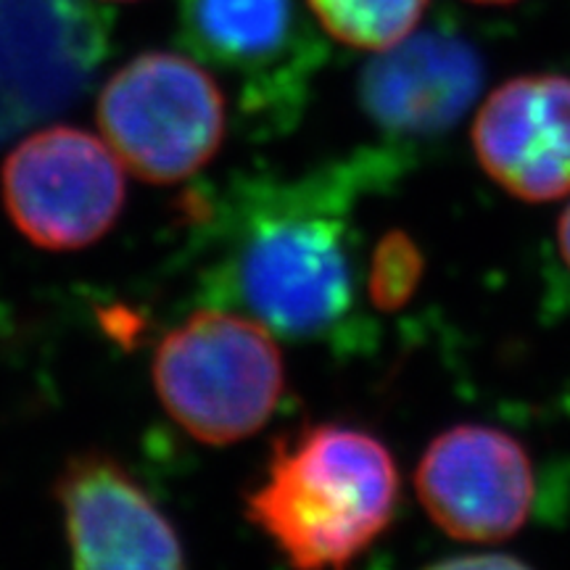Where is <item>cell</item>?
Returning a JSON list of instances; mask_svg holds the SVG:
<instances>
[{
  "mask_svg": "<svg viewBox=\"0 0 570 570\" xmlns=\"http://www.w3.org/2000/svg\"><path fill=\"white\" fill-rule=\"evenodd\" d=\"M428 570H531V568L515 558H508V554H460V558L441 560Z\"/></svg>",
  "mask_w": 570,
  "mask_h": 570,
  "instance_id": "5bb4252c",
  "label": "cell"
},
{
  "mask_svg": "<svg viewBox=\"0 0 570 570\" xmlns=\"http://www.w3.org/2000/svg\"><path fill=\"white\" fill-rule=\"evenodd\" d=\"M481 88L479 48L449 27H431L370 59L360 75V106L389 140L410 146L458 127Z\"/></svg>",
  "mask_w": 570,
  "mask_h": 570,
  "instance_id": "9c48e42d",
  "label": "cell"
},
{
  "mask_svg": "<svg viewBox=\"0 0 570 570\" xmlns=\"http://www.w3.org/2000/svg\"><path fill=\"white\" fill-rule=\"evenodd\" d=\"M75 570H185L175 525L117 460L77 454L56 483Z\"/></svg>",
  "mask_w": 570,
  "mask_h": 570,
  "instance_id": "30bf717a",
  "label": "cell"
},
{
  "mask_svg": "<svg viewBox=\"0 0 570 570\" xmlns=\"http://www.w3.org/2000/svg\"><path fill=\"white\" fill-rule=\"evenodd\" d=\"M423 277V254L407 233H386L367 262L365 294L381 312H394L410 302Z\"/></svg>",
  "mask_w": 570,
  "mask_h": 570,
  "instance_id": "4fadbf2b",
  "label": "cell"
},
{
  "mask_svg": "<svg viewBox=\"0 0 570 570\" xmlns=\"http://www.w3.org/2000/svg\"><path fill=\"white\" fill-rule=\"evenodd\" d=\"M151 375L164 412L209 446L259 433L285 389L275 333L223 306H206L173 327L156 346Z\"/></svg>",
  "mask_w": 570,
  "mask_h": 570,
  "instance_id": "3957f363",
  "label": "cell"
},
{
  "mask_svg": "<svg viewBox=\"0 0 570 570\" xmlns=\"http://www.w3.org/2000/svg\"><path fill=\"white\" fill-rule=\"evenodd\" d=\"M109 51L96 0H0V146L85 98Z\"/></svg>",
  "mask_w": 570,
  "mask_h": 570,
  "instance_id": "52a82bcc",
  "label": "cell"
},
{
  "mask_svg": "<svg viewBox=\"0 0 570 570\" xmlns=\"http://www.w3.org/2000/svg\"><path fill=\"white\" fill-rule=\"evenodd\" d=\"M396 504L386 444L360 428L323 423L277 441L246 512L294 570H346L389 529Z\"/></svg>",
  "mask_w": 570,
  "mask_h": 570,
  "instance_id": "7a4b0ae2",
  "label": "cell"
},
{
  "mask_svg": "<svg viewBox=\"0 0 570 570\" xmlns=\"http://www.w3.org/2000/svg\"><path fill=\"white\" fill-rule=\"evenodd\" d=\"M415 491L446 537L497 544L525 525L537 483L529 452L515 436L465 423L428 444L415 470Z\"/></svg>",
  "mask_w": 570,
  "mask_h": 570,
  "instance_id": "ba28073f",
  "label": "cell"
},
{
  "mask_svg": "<svg viewBox=\"0 0 570 570\" xmlns=\"http://www.w3.org/2000/svg\"><path fill=\"white\" fill-rule=\"evenodd\" d=\"M177 32L190 59L233 85L254 130L294 125L327 59L306 0H177Z\"/></svg>",
  "mask_w": 570,
  "mask_h": 570,
  "instance_id": "277c9868",
  "label": "cell"
},
{
  "mask_svg": "<svg viewBox=\"0 0 570 570\" xmlns=\"http://www.w3.org/2000/svg\"><path fill=\"white\" fill-rule=\"evenodd\" d=\"M473 3H487V6H508V3H515V0H473Z\"/></svg>",
  "mask_w": 570,
  "mask_h": 570,
  "instance_id": "2e32d148",
  "label": "cell"
},
{
  "mask_svg": "<svg viewBox=\"0 0 570 570\" xmlns=\"http://www.w3.org/2000/svg\"><path fill=\"white\" fill-rule=\"evenodd\" d=\"M475 159L499 188L529 204L570 194V77L523 75L475 114Z\"/></svg>",
  "mask_w": 570,
  "mask_h": 570,
  "instance_id": "8fae6325",
  "label": "cell"
},
{
  "mask_svg": "<svg viewBox=\"0 0 570 570\" xmlns=\"http://www.w3.org/2000/svg\"><path fill=\"white\" fill-rule=\"evenodd\" d=\"M6 214L46 252H82L125 209V167L109 142L80 127L53 125L21 138L0 169Z\"/></svg>",
  "mask_w": 570,
  "mask_h": 570,
  "instance_id": "8992f818",
  "label": "cell"
},
{
  "mask_svg": "<svg viewBox=\"0 0 570 570\" xmlns=\"http://www.w3.org/2000/svg\"><path fill=\"white\" fill-rule=\"evenodd\" d=\"M377 173L386 164L362 156L302 180L235 188L219 209L217 254L204 277L212 306L244 312L291 341H356L367 262L352 206Z\"/></svg>",
  "mask_w": 570,
  "mask_h": 570,
  "instance_id": "6da1fadb",
  "label": "cell"
},
{
  "mask_svg": "<svg viewBox=\"0 0 570 570\" xmlns=\"http://www.w3.org/2000/svg\"><path fill=\"white\" fill-rule=\"evenodd\" d=\"M558 246H560L562 262H566L570 269V204H568V209L562 212V217L558 223Z\"/></svg>",
  "mask_w": 570,
  "mask_h": 570,
  "instance_id": "9a60e30c",
  "label": "cell"
},
{
  "mask_svg": "<svg viewBox=\"0 0 570 570\" xmlns=\"http://www.w3.org/2000/svg\"><path fill=\"white\" fill-rule=\"evenodd\" d=\"M327 38L360 51H386L415 32L428 0H306Z\"/></svg>",
  "mask_w": 570,
  "mask_h": 570,
  "instance_id": "7c38bea8",
  "label": "cell"
},
{
  "mask_svg": "<svg viewBox=\"0 0 570 570\" xmlns=\"http://www.w3.org/2000/svg\"><path fill=\"white\" fill-rule=\"evenodd\" d=\"M96 117L125 169L146 183L173 185L217 156L227 132V96L190 56L148 51L106 80Z\"/></svg>",
  "mask_w": 570,
  "mask_h": 570,
  "instance_id": "5b68a950",
  "label": "cell"
}]
</instances>
